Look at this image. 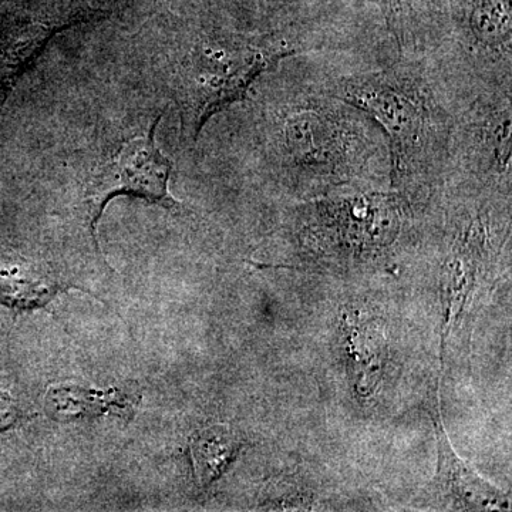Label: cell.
I'll return each instance as SVG.
<instances>
[{
	"label": "cell",
	"mask_w": 512,
	"mask_h": 512,
	"mask_svg": "<svg viewBox=\"0 0 512 512\" xmlns=\"http://www.w3.org/2000/svg\"><path fill=\"white\" fill-rule=\"evenodd\" d=\"M328 93L383 128L394 187L419 191L446 171L456 114L423 64L400 60L376 72L340 77Z\"/></svg>",
	"instance_id": "obj_1"
},
{
	"label": "cell",
	"mask_w": 512,
	"mask_h": 512,
	"mask_svg": "<svg viewBox=\"0 0 512 512\" xmlns=\"http://www.w3.org/2000/svg\"><path fill=\"white\" fill-rule=\"evenodd\" d=\"M365 116L328 92L291 94L272 114V164L295 187L359 180L379 153Z\"/></svg>",
	"instance_id": "obj_2"
},
{
	"label": "cell",
	"mask_w": 512,
	"mask_h": 512,
	"mask_svg": "<svg viewBox=\"0 0 512 512\" xmlns=\"http://www.w3.org/2000/svg\"><path fill=\"white\" fill-rule=\"evenodd\" d=\"M298 52L271 37L222 33H208L185 46L171 77L184 137L197 140L214 114L244 100L262 74Z\"/></svg>",
	"instance_id": "obj_3"
},
{
	"label": "cell",
	"mask_w": 512,
	"mask_h": 512,
	"mask_svg": "<svg viewBox=\"0 0 512 512\" xmlns=\"http://www.w3.org/2000/svg\"><path fill=\"white\" fill-rule=\"evenodd\" d=\"M402 197L376 191L345 192L312 202L303 238L340 254L383 251L402 231Z\"/></svg>",
	"instance_id": "obj_4"
},
{
	"label": "cell",
	"mask_w": 512,
	"mask_h": 512,
	"mask_svg": "<svg viewBox=\"0 0 512 512\" xmlns=\"http://www.w3.org/2000/svg\"><path fill=\"white\" fill-rule=\"evenodd\" d=\"M511 116V84L485 87V93L456 116L446 170L510 188Z\"/></svg>",
	"instance_id": "obj_5"
},
{
	"label": "cell",
	"mask_w": 512,
	"mask_h": 512,
	"mask_svg": "<svg viewBox=\"0 0 512 512\" xmlns=\"http://www.w3.org/2000/svg\"><path fill=\"white\" fill-rule=\"evenodd\" d=\"M160 121L161 116H158L148 127L147 133L127 141L119 153L114 154L93 175L87 200L94 239L104 208L119 195H133L170 210L178 207V202L168 191L173 163L158 150L156 144Z\"/></svg>",
	"instance_id": "obj_6"
},
{
	"label": "cell",
	"mask_w": 512,
	"mask_h": 512,
	"mask_svg": "<svg viewBox=\"0 0 512 512\" xmlns=\"http://www.w3.org/2000/svg\"><path fill=\"white\" fill-rule=\"evenodd\" d=\"M461 53L488 86L511 84V0H451Z\"/></svg>",
	"instance_id": "obj_7"
},
{
	"label": "cell",
	"mask_w": 512,
	"mask_h": 512,
	"mask_svg": "<svg viewBox=\"0 0 512 512\" xmlns=\"http://www.w3.org/2000/svg\"><path fill=\"white\" fill-rule=\"evenodd\" d=\"M431 419L434 423L437 457H439L436 477L431 481V490L434 494L457 510H508L510 501L507 494L478 476L477 471L470 464L457 456L444 429L440 400L439 406L436 404L431 410Z\"/></svg>",
	"instance_id": "obj_8"
},
{
	"label": "cell",
	"mask_w": 512,
	"mask_h": 512,
	"mask_svg": "<svg viewBox=\"0 0 512 512\" xmlns=\"http://www.w3.org/2000/svg\"><path fill=\"white\" fill-rule=\"evenodd\" d=\"M72 25L73 22L32 23L0 40V103L12 92L19 77L36 62L52 37Z\"/></svg>",
	"instance_id": "obj_9"
},
{
	"label": "cell",
	"mask_w": 512,
	"mask_h": 512,
	"mask_svg": "<svg viewBox=\"0 0 512 512\" xmlns=\"http://www.w3.org/2000/svg\"><path fill=\"white\" fill-rule=\"evenodd\" d=\"M242 443L234 430L227 426H212L198 431L191 440L195 476L202 487L220 478L235 460Z\"/></svg>",
	"instance_id": "obj_10"
},
{
	"label": "cell",
	"mask_w": 512,
	"mask_h": 512,
	"mask_svg": "<svg viewBox=\"0 0 512 512\" xmlns=\"http://www.w3.org/2000/svg\"><path fill=\"white\" fill-rule=\"evenodd\" d=\"M59 286L39 276L20 275L18 271L0 269V303L10 308L30 309L55 298Z\"/></svg>",
	"instance_id": "obj_11"
},
{
	"label": "cell",
	"mask_w": 512,
	"mask_h": 512,
	"mask_svg": "<svg viewBox=\"0 0 512 512\" xmlns=\"http://www.w3.org/2000/svg\"><path fill=\"white\" fill-rule=\"evenodd\" d=\"M384 19L390 33L402 50L409 45L410 19H412V0H382Z\"/></svg>",
	"instance_id": "obj_12"
}]
</instances>
